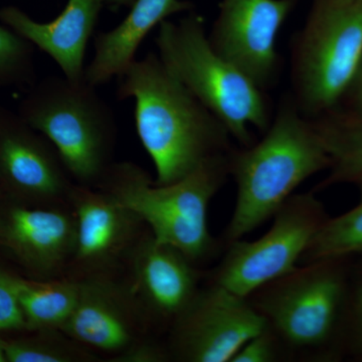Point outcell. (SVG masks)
Masks as SVG:
<instances>
[{"label": "cell", "instance_id": "cell-19", "mask_svg": "<svg viewBox=\"0 0 362 362\" xmlns=\"http://www.w3.org/2000/svg\"><path fill=\"white\" fill-rule=\"evenodd\" d=\"M13 282L26 330L61 331L77 303L80 281L40 282L13 274Z\"/></svg>", "mask_w": 362, "mask_h": 362}, {"label": "cell", "instance_id": "cell-5", "mask_svg": "<svg viewBox=\"0 0 362 362\" xmlns=\"http://www.w3.org/2000/svg\"><path fill=\"white\" fill-rule=\"evenodd\" d=\"M97 88L51 76L21 102L20 115L54 145L69 175L78 185H99L112 165L115 114Z\"/></svg>", "mask_w": 362, "mask_h": 362}, {"label": "cell", "instance_id": "cell-14", "mask_svg": "<svg viewBox=\"0 0 362 362\" xmlns=\"http://www.w3.org/2000/svg\"><path fill=\"white\" fill-rule=\"evenodd\" d=\"M68 199L76 220L74 259L88 270L110 265L134 239L141 220L104 190L73 185Z\"/></svg>", "mask_w": 362, "mask_h": 362}, {"label": "cell", "instance_id": "cell-23", "mask_svg": "<svg viewBox=\"0 0 362 362\" xmlns=\"http://www.w3.org/2000/svg\"><path fill=\"white\" fill-rule=\"evenodd\" d=\"M26 330L13 282V274L0 268V332Z\"/></svg>", "mask_w": 362, "mask_h": 362}, {"label": "cell", "instance_id": "cell-20", "mask_svg": "<svg viewBox=\"0 0 362 362\" xmlns=\"http://www.w3.org/2000/svg\"><path fill=\"white\" fill-rule=\"evenodd\" d=\"M358 187L361 199L357 206L337 218H328L312 240L301 261L308 264L362 255V183Z\"/></svg>", "mask_w": 362, "mask_h": 362}, {"label": "cell", "instance_id": "cell-18", "mask_svg": "<svg viewBox=\"0 0 362 362\" xmlns=\"http://www.w3.org/2000/svg\"><path fill=\"white\" fill-rule=\"evenodd\" d=\"M330 158L329 175L318 190L342 183H362V112L338 108L311 119Z\"/></svg>", "mask_w": 362, "mask_h": 362}, {"label": "cell", "instance_id": "cell-28", "mask_svg": "<svg viewBox=\"0 0 362 362\" xmlns=\"http://www.w3.org/2000/svg\"><path fill=\"white\" fill-rule=\"evenodd\" d=\"M104 6L111 7L131 6L135 0H99Z\"/></svg>", "mask_w": 362, "mask_h": 362}, {"label": "cell", "instance_id": "cell-3", "mask_svg": "<svg viewBox=\"0 0 362 362\" xmlns=\"http://www.w3.org/2000/svg\"><path fill=\"white\" fill-rule=\"evenodd\" d=\"M156 47L164 66L211 113L243 147L251 146V127L262 132L272 122L265 90L214 51L199 14L178 23L162 21Z\"/></svg>", "mask_w": 362, "mask_h": 362}, {"label": "cell", "instance_id": "cell-7", "mask_svg": "<svg viewBox=\"0 0 362 362\" xmlns=\"http://www.w3.org/2000/svg\"><path fill=\"white\" fill-rule=\"evenodd\" d=\"M349 259H320L297 268L259 288L252 304L290 346H326L344 337L351 290Z\"/></svg>", "mask_w": 362, "mask_h": 362}, {"label": "cell", "instance_id": "cell-12", "mask_svg": "<svg viewBox=\"0 0 362 362\" xmlns=\"http://www.w3.org/2000/svg\"><path fill=\"white\" fill-rule=\"evenodd\" d=\"M73 211L37 209L7 199L0 201V250L33 273H56L74 255Z\"/></svg>", "mask_w": 362, "mask_h": 362}, {"label": "cell", "instance_id": "cell-27", "mask_svg": "<svg viewBox=\"0 0 362 362\" xmlns=\"http://www.w3.org/2000/svg\"><path fill=\"white\" fill-rule=\"evenodd\" d=\"M349 102V110L362 112V63L361 69H359L358 73L356 80H354V84L347 93L346 97Z\"/></svg>", "mask_w": 362, "mask_h": 362}, {"label": "cell", "instance_id": "cell-30", "mask_svg": "<svg viewBox=\"0 0 362 362\" xmlns=\"http://www.w3.org/2000/svg\"><path fill=\"white\" fill-rule=\"evenodd\" d=\"M337 1L343 2V4H350V2L361 1V0H337Z\"/></svg>", "mask_w": 362, "mask_h": 362}, {"label": "cell", "instance_id": "cell-15", "mask_svg": "<svg viewBox=\"0 0 362 362\" xmlns=\"http://www.w3.org/2000/svg\"><path fill=\"white\" fill-rule=\"evenodd\" d=\"M132 296L107 279L80 281L77 303L61 331L92 349L122 354L136 343Z\"/></svg>", "mask_w": 362, "mask_h": 362}, {"label": "cell", "instance_id": "cell-6", "mask_svg": "<svg viewBox=\"0 0 362 362\" xmlns=\"http://www.w3.org/2000/svg\"><path fill=\"white\" fill-rule=\"evenodd\" d=\"M362 63V0H317L292 47L298 108L314 119L338 108Z\"/></svg>", "mask_w": 362, "mask_h": 362}, {"label": "cell", "instance_id": "cell-16", "mask_svg": "<svg viewBox=\"0 0 362 362\" xmlns=\"http://www.w3.org/2000/svg\"><path fill=\"white\" fill-rule=\"evenodd\" d=\"M133 295L157 315L176 318L197 291L199 273L175 247L153 237L140 240L133 251Z\"/></svg>", "mask_w": 362, "mask_h": 362}, {"label": "cell", "instance_id": "cell-31", "mask_svg": "<svg viewBox=\"0 0 362 362\" xmlns=\"http://www.w3.org/2000/svg\"><path fill=\"white\" fill-rule=\"evenodd\" d=\"M4 192H2L1 188H0V201H1L2 199H4Z\"/></svg>", "mask_w": 362, "mask_h": 362}, {"label": "cell", "instance_id": "cell-22", "mask_svg": "<svg viewBox=\"0 0 362 362\" xmlns=\"http://www.w3.org/2000/svg\"><path fill=\"white\" fill-rule=\"evenodd\" d=\"M37 337L4 340L7 362H69L83 356L77 350L49 335V331H40Z\"/></svg>", "mask_w": 362, "mask_h": 362}, {"label": "cell", "instance_id": "cell-1", "mask_svg": "<svg viewBox=\"0 0 362 362\" xmlns=\"http://www.w3.org/2000/svg\"><path fill=\"white\" fill-rule=\"evenodd\" d=\"M119 99L135 102V126L153 161L156 185L182 180L209 159L230 151L223 123L149 52L118 77Z\"/></svg>", "mask_w": 362, "mask_h": 362}, {"label": "cell", "instance_id": "cell-24", "mask_svg": "<svg viewBox=\"0 0 362 362\" xmlns=\"http://www.w3.org/2000/svg\"><path fill=\"white\" fill-rule=\"evenodd\" d=\"M276 333L269 326L247 340L230 362H270L276 358Z\"/></svg>", "mask_w": 362, "mask_h": 362}, {"label": "cell", "instance_id": "cell-17", "mask_svg": "<svg viewBox=\"0 0 362 362\" xmlns=\"http://www.w3.org/2000/svg\"><path fill=\"white\" fill-rule=\"evenodd\" d=\"M120 25L95 37V54L86 66L85 81L99 87L121 75L135 61V54L147 35L175 13L188 11L185 0H135Z\"/></svg>", "mask_w": 362, "mask_h": 362}, {"label": "cell", "instance_id": "cell-2", "mask_svg": "<svg viewBox=\"0 0 362 362\" xmlns=\"http://www.w3.org/2000/svg\"><path fill=\"white\" fill-rule=\"evenodd\" d=\"M329 166L311 119L301 113L292 95L284 98L263 139L228 154L238 190L226 242L242 239L273 218L303 181Z\"/></svg>", "mask_w": 362, "mask_h": 362}, {"label": "cell", "instance_id": "cell-21", "mask_svg": "<svg viewBox=\"0 0 362 362\" xmlns=\"http://www.w3.org/2000/svg\"><path fill=\"white\" fill-rule=\"evenodd\" d=\"M33 78V45L0 25V88L30 84Z\"/></svg>", "mask_w": 362, "mask_h": 362}, {"label": "cell", "instance_id": "cell-9", "mask_svg": "<svg viewBox=\"0 0 362 362\" xmlns=\"http://www.w3.org/2000/svg\"><path fill=\"white\" fill-rule=\"evenodd\" d=\"M269 326L249 298L214 283L176 317L175 352L185 361L230 362L247 340Z\"/></svg>", "mask_w": 362, "mask_h": 362}, {"label": "cell", "instance_id": "cell-32", "mask_svg": "<svg viewBox=\"0 0 362 362\" xmlns=\"http://www.w3.org/2000/svg\"><path fill=\"white\" fill-rule=\"evenodd\" d=\"M361 278H362V266H361Z\"/></svg>", "mask_w": 362, "mask_h": 362}, {"label": "cell", "instance_id": "cell-26", "mask_svg": "<svg viewBox=\"0 0 362 362\" xmlns=\"http://www.w3.org/2000/svg\"><path fill=\"white\" fill-rule=\"evenodd\" d=\"M164 356L156 345L136 342L119 356V361L128 362L160 361Z\"/></svg>", "mask_w": 362, "mask_h": 362}, {"label": "cell", "instance_id": "cell-8", "mask_svg": "<svg viewBox=\"0 0 362 362\" xmlns=\"http://www.w3.org/2000/svg\"><path fill=\"white\" fill-rule=\"evenodd\" d=\"M270 230L254 242L230 243L214 283L249 298L259 288L296 270L329 216L314 194H293L273 216Z\"/></svg>", "mask_w": 362, "mask_h": 362}, {"label": "cell", "instance_id": "cell-4", "mask_svg": "<svg viewBox=\"0 0 362 362\" xmlns=\"http://www.w3.org/2000/svg\"><path fill=\"white\" fill-rule=\"evenodd\" d=\"M228 154L209 159L168 185H154L134 163H113L99 187L146 223L156 242L197 261L214 247L206 225L207 206L230 175Z\"/></svg>", "mask_w": 362, "mask_h": 362}, {"label": "cell", "instance_id": "cell-11", "mask_svg": "<svg viewBox=\"0 0 362 362\" xmlns=\"http://www.w3.org/2000/svg\"><path fill=\"white\" fill-rule=\"evenodd\" d=\"M58 152L20 115L0 108V188L23 204L68 199L73 183Z\"/></svg>", "mask_w": 362, "mask_h": 362}, {"label": "cell", "instance_id": "cell-29", "mask_svg": "<svg viewBox=\"0 0 362 362\" xmlns=\"http://www.w3.org/2000/svg\"><path fill=\"white\" fill-rule=\"evenodd\" d=\"M0 362H7L6 351H4V339L0 338Z\"/></svg>", "mask_w": 362, "mask_h": 362}, {"label": "cell", "instance_id": "cell-13", "mask_svg": "<svg viewBox=\"0 0 362 362\" xmlns=\"http://www.w3.org/2000/svg\"><path fill=\"white\" fill-rule=\"evenodd\" d=\"M103 4L99 0H68L49 23H37L18 7L0 9V21L33 47L51 57L64 77L78 84L85 80V56Z\"/></svg>", "mask_w": 362, "mask_h": 362}, {"label": "cell", "instance_id": "cell-25", "mask_svg": "<svg viewBox=\"0 0 362 362\" xmlns=\"http://www.w3.org/2000/svg\"><path fill=\"white\" fill-rule=\"evenodd\" d=\"M344 337L349 338L352 349L362 358V278L350 290Z\"/></svg>", "mask_w": 362, "mask_h": 362}, {"label": "cell", "instance_id": "cell-10", "mask_svg": "<svg viewBox=\"0 0 362 362\" xmlns=\"http://www.w3.org/2000/svg\"><path fill=\"white\" fill-rule=\"evenodd\" d=\"M294 4L295 0H223L209 42L265 90L278 77V33Z\"/></svg>", "mask_w": 362, "mask_h": 362}]
</instances>
